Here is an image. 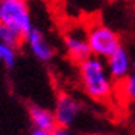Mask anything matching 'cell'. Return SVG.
Wrapping results in <instances>:
<instances>
[{"label":"cell","instance_id":"cell-13","mask_svg":"<svg viewBox=\"0 0 135 135\" xmlns=\"http://www.w3.org/2000/svg\"><path fill=\"white\" fill-rule=\"evenodd\" d=\"M31 135H51V132H46V131H40V129H33Z\"/></svg>","mask_w":135,"mask_h":135},{"label":"cell","instance_id":"cell-12","mask_svg":"<svg viewBox=\"0 0 135 135\" xmlns=\"http://www.w3.org/2000/svg\"><path fill=\"white\" fill-rule=\"evenodd\" d=\"M51 135H74L71 131H70V128H62V126H56L54 131L51 132Z\"/></svg>","mask_w":135,"mask_h":135},{"label":"cell","instance_id":"cell-4","mask_svg":"<svg viewBox=\"0 0 135 135\" xmlns=\"http://www.w3.org/2000/svg\"><path fill=\"white\" fill-rule=\"evenodd\" d=\"M62 42L68 60L77 65L92 55L85 25L71 24L65 27L62 31Z\"/></svg>","mask_w":135,"mask_h":135},{"label":"cell","instance_id":"cell-5","mask_svg":"<svg viewBox=\"0 0 135 135\" xmlns=\"http://www.w3.org/2000/svg\"><path fill=\"white\" fill-rule=\"evenodd\" d=\"M79 113H80V104L71 94L60 92L56 95L54 114H55V120L58 126L71 128L74 125Z\"/></svg>","mask_w":135,"mask_h":135},{"label":"cell","instance_id":"cell-3","mask_svg":"<svg viewBox=\"0 0 135 135\" xmlns=\"http://www.w3.org/2000/svg\"><path fill=\"white\" fill-rule=\"evenodd\" d=\"M0 22L15 28L25 37L33 30L30 9L25 0H0Z\"/></svg>","mask_w":135,"mask_h":135},{"label":"cell","instance_id":"cell-16","mask_svg":"<svg viewBox=\"0 0 135 135\" xmlns=\"http://www.w3.org/2000/svg\"><path fill=\"white\" fill-rule=\"evenodd\" d=\"M94 135H110V134H94Z\"/></svg>","mask_w":135,"mask_h":135},{"label":"cell","instance_id":"cell-10","mask_svg":"<svg viewBox=\"0 0 135 135\" xmlns=\"http://www.w3.org/2000/svg\"><path fill=\"white\" fill-rule=\"evenodd\" d=\"M117 86H119L120 92L125 98L135 103V71L131 73L128 77H125L122 82H119Z\"/></svg>","mask_w":135,"mask_h":135},{"label":"cell","instance_id":"cell-15","mask_svg":"<svg viewBox=\"0 0 135 135\" xmlns=\"http://www.w3.org/2000/svg\"><path fill=\"white\" fill-rule=\"evenodd\" d=\"M132 68H134V71H135V61H132Z\"/></svg>","mask_w":135,"mask_h":135},{"label":"cell","instance_id":"cell-11","mask_svg":"<svg viewBox=\"0 0 135 135\" xmlns=\"http://www.w3.org/2000/svg\"><path fill=\"white\" fill-rule=\"evenodd\" d=\"M0 61L8 68H12L16 61V49L0 42Z\"/></svg>","mask_w":135,"mask_h":135},{"label":"cell","instance_id":"cell-14","mask_svg":"<svg viewBox=\"0 0 135 135\" xmlns=\"http://www.w3.org/2000/svg\"><path fill=\"white\" fill-rule=\"evenodd\" d=\"M110 2H120V3H132L134 0H110Z\"/></svg>","mask_w":135,"mask_h":135},{"label":"cell","instance_id":"cell-2","mask_svg":"<svg viewBox=\"0 0 135 135\" xmlns=\"http://www.w3.org/2000/svg\"><path fill=\"white\" fill-rule=\"evenodd\" d=\"M91 54L94 56L107 60L122 46L119 33L101 21H91L85 24Z\"/></svg>","mask_w":135,"mask_h":135},{"label":"cell","instance_id":"cell-8","mask_svg":"<svg viewBox=\"0 0 135 135\" xmlns=\"http://www.w3.org/2000/svg\"><path fill=\"white\" fill-rule=\"evenodd\" d=\"M28 117L31 120L34 129L52 132L58 126L54 111L46 107H42L39 104H28Z\"/></svg>","mask_w":135,"mask_h":135},{"label":"cell","instance_id":"cell-9","mask_svg":"<svg viewBox=\"0 0 135 135\" xmlns=\"http://www.w3.org/2000/svg\"><path fill=\"white\" fill-rule=\"evenodd\" d=\"M0 42L4 43V45H9V46H12V48H15V49H18L24 45L25 36L21 34L20 31H16L15 28L0 22Z\"/></svg>","mask_w":135,"mask_h":135},{"label":"cell","instance_id":"cell-1","mask_svg":"<svg viewBox=\"0 0 135 135\" xmlns=\"http://www.w3.org/2000/svg\"><path fill=\"white\" fill-rule=\"evenodd\" d=\"M79 82L86 97L95 103H107L114 92V80L110 77L103 58L91 55L77 65Z\"/></svg>","mask_w":135,"mask_h":135},{"label":"cell","instance_id":"cell-7","mask_svg":"<svg viewBox=\"0 0 135 135\" xmlns=\"http://www.w3.org/2000/svg\"><path fill=\"white\" fill-rule=\"evenodd\" d=\"M25 42H27L31 54L36 56L39 61H42V62H49V61L54 58V49H52V46L49 45L46 36L40 31L39 28L33 27V30L28 33V36L25 37Z\"/></svg>","mask_w":135,"mask_h":135},{"label":"cell","instance_id":"cell-17","mask_svg":"<svg viewBox=\"0 0 135 135\" xmlns=\"http://www.w3.org/2000/svg\"><path fill=\"white\" fill-rule=\"evenodd\" d=\"M132 4H134V9H135V0H134V2H132Z\"/></svg>","mask_w":135,"mask_h":135},{"label":"cell","instance_id":"cell-6","mask_svg":"<svg viewBox=\"0 0 135 135\" xmlns=\"http://www.w3.org/2000/svg\"><path fill=\"white\" fill-rule=\"evenodd\" d=\"M105 65H107L110 77L114 80L116 83H119L125 77H128L131 74L132 61H131V56H129L128 51L123 46H120L113 55L107 58Z\"/></svg>","mask_w":135,"mask_h":135}]
</instances>
